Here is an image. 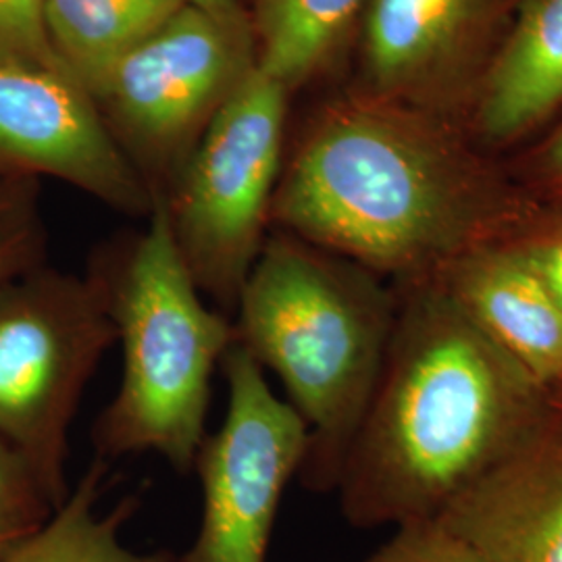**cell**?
Returning a JSON list of instances; mask_svg holds the SVG:
<instances>
[{
    "instance_id": "9",
    "label": "cell",
    "mask_w": 562,
    "mask_h": 562,
    "mask_svg": "<svg viewBox=\"0 0 562 562\" xmlns=\"http://www.w3.org/2000/svg\"><path fill=\"white\" fill-rule=\"evenodd\" d=\"M0 178H53L148 217L155 196L65 69L0 63Z\"/></svg>"
},
{
    "instance_id": "19",
    "label": "cell",
    "mask_w": 562,
    "mask_h": 562,
    "mask_svg": "<svg viewBox=\"0 0 562 562\" xmlns=\"http://www.w3.org/2000/svg\"><path fill=\"white\" fill-rule=\"evenodd\" d=\"M504 240L519 250L562 304V196L536 199Z\"/></svg>"
},
{
    "instance_id": "6",
    "label": "cell",
    "mask_w": 562,
    "mask_h": 562,
    "mask_svg": "<svg viewBox=\"0 0 562 562\" xmlns=\"http://www.w3.org/2000/svg\"><path fill=\"white\" fill-rule=\"evenodd\" d=\"M115 341L88 276L42 265L0 288V438L30 462L55 508L71 492V423Z\"/></svg>"
},
{
    "instance_id": "10",
    "label": "cell",
    "mask_w": 562,
    "mask_h": 562,
    "mask_svg": "<svg viewBox=\"0 0 562 562\" xmlns=\"http://www.w3.org/2000/svg\"><path fill=\"white\" fill-rule=\"evenodd\" d=\"M496 0H369L362 59L373 97L450 115L480 67ZM477 83V81H475Z\"/></svg>"
},
{
    "instance_id": "25",
    "label": "cell",
    "mask_w": 562,
    "mask_h": 562,
    "mask_svg": "<svg viewBox=\"0 0 562 562\" xmlns=\"http://www.w3.org/2000/svg\"><path fill=\"white\" fill-rule=\"evenodd\" d=\"M18 542H20V540H18ZM13 543L15 542H0V557H2V554H4Z\"/></svg>"
},
{
    "instance_id": "2",
    "label": "cell",
    "mask_w": 562,
    "mask_h": 562,
    "mask_svg": "<svg viewBox=\"0 0 562 562\" xmlns=\"http://www.w3.org/2000/svg\"><path fill=\"white\" fill-rule=\"evenodd\" d=\"M396 292L382 375L336 487L359 529L436 521L554 413L552 392L436 281Z\"/></svg>"
},
{
    "instance_id": "21",
    "label": "cell",
    "mask_w": 562,
    "mask_h": 562,
    "mask_svg": "<svg viewBox=\"0 0 562 562\" xmlns=\"http://www.w3.org/2000/svg\"><path fill=\"white\" fill-rule=\"evenodd\" d=\"M394 536L362 562H483L438 521L394 527Z\"/></svg>"
},
{
    "instance_id": "17",
    "label": "cell",
    "mask_w": 562,
    "mask_h": 562,
    "mask_svg": "<svg viewBox=\"0 0 562 562\" xmlns=\"http://www.w3.org/2000/svg\"><path fill=\"white\" fill-rule=\"evenodd\" d=\"M44 265L38 188L30 178H0V288Z\"/></svg>"
},
{
    "instance_id": "13",
    "label": "cell",
    "mask_w": 562,
    "mask_h": 562,
    "mask_svg": "<svg viewBox=\"0 0 562 562\" xmlns=\"http://www.w3.org/2000/svg\"><path fill=\"white\" fill-rule=\"evenodd\" d=\"M562 106V0H521L471 94L469 136L496 155Z\"/></svg>"
},
{
    "instance_id": "14",
    "label": "cell",
    "mask_w": 562,
    "mask_h": 562,
    "mask_svg": "<svg viewBox=\"0 0 562 562\" xmlns=\"http://www.w3.org/2000/svg\"><path fill=\"white\" fill-rule=\"evenodd\" d=\"M111 462L92 457L65 503L34 533L13 543L0 562H181L167 550H136L123 529L138 510V496L102 508Z\"/></svg>"
},
{
    "instance_id": "18",
    "label": "cell",
    "mask_w": 562,
    "mask_h": 562,
    "mask_svg": "<svg viewBox=\"0 0 562 562\" xmlns=\"http://www.w3.org/2000/svg\"><path fill=\"white\" fill-rule=\"evenodd\" d=\"M55 510L30 462L0 438V542L34 533Z\"/></svg>"
},
{
    "instance_id": "11",
    "label": "cell",
    "mask_w": 562,
    "mask_h": 562,
    "mask_svg": "<svg viewBox=\"0 0 562 562\" xmlns=\"http://www.w3.org/2000/svg\"><path fill=\"white\" fill-rule=\"evenodd\" d=\"M436 521L483 562H562V411Z\"/></svg>"
},
{
    "instance_id": "20",
    "label": "cell",
    "mask_w": 562,
    "mask_h": 562,
    "mask_svg": "<svg viewBox=\"0 0 562 562\" xmlns=\"http://www.w3.org/2000/svg\"><path fill=\"white\" fill-rule=\"evenodd\" d=\"M0 63L60 67L44 25V0H0Z\"/></svg>"
},
{
    "instance_id": "8",
    "label": "cell",
    "mask_w": 562,
    "mask_h": 562,
    "mask_svg": "<svg viewBox=\"0 0 562 562\" xmlns=\"http://www.w3.org/2000/svg\"><path fill=\"white\" fill-rule=\"evenodd\" d=\"M222 369L227 411L196 454L201 529L181 562H265L283 492L301 473L308 434L238 344L227 350Z\"/></svg>"
},
{
    "instance_id": "22",
    "label": "cell",
    "mask_w": 562,
    "mask_h": 562,
    "mask_svg": "<svg viewBox=\"0 0 562 562\" xmlns=\"http://www.w3.org/2000/svg\"><path fill=\"white\" fill-rule=\"evenodd\" d=\"M510 176L533 199L562 196V121L531 148H525L510 162Z\"/></svg>"
},
{
    "instance_id": "7",
    "label": "cell",
    "mask_w": 562,
    "mask_h": 562,
    "mask_svg": "<svg viewBox=\"0 0 562 562\" xmlns=\"http://www.w3.org/2000/svg\"><path fill=\"white\" fill-rule=\"evenodd\" d=\"M244 18L186 4L113 67L99 99L111 104L127 157L153 196H165L202 130L255 67Z\"/></svg>"
},
{
    "instance_id": "24",
    "label": "cell",
    "mask_w": 562,
    "mask_h": 562,
    "mask_svg": "<svg viewBox=\"0 0 562 562\" xmlns=\"http://www.w3.org/2000/svg\"><path fill=\"white\" fill-rule=\"evenodd\" d=\"M552 402H554V406L562 411V385L561 387H554L552 390Z\"/></svg>"
},
{
    "instance_id": "1",
    "label": "cell",
    "mask_w": 562,
    "mask_h": 562,
    "mask_svg": "<svg viewBox=\"0 0 562 562\" xmlns=\"http://www.w3.org/2000/svg\"><path fill=\"white\" fill-rule=\"evenodd\" d=\"M533 201L450 115L371 94L334 106L283 162L271 232L406 288L504 240Z\"/></svg>"
},
{
    "instance_id": "23",
    "label": "cell",
    "mask_w": 562,
    "mask_h": 562,
    "mask_svg": "<svg viewBox=\"0 0 562 562\" xmlns=\"http://www.w3.org/2000/svg\"><path fill=\"white\" fill-rule=\"evenodd\" d=\"M188 2L223 18H244L238 0H188Z\"/></svg>"
},
{
    "instance_id": "5",
    "label": "cell",
    "mask_w": 562,
    "mask_h": 562,
    "mask_svg": "<svg viewBox=\"0 0 562 562\" xmlns=\"http://www.w3.org/2000/svg\"><path fill=\"white\" fill-rule=\"evenodd\" d=\"M288 92L255 63L206 123L180 178L161 196L199 290L229 319L271 229Z\"/></svg>"
},
{
    "instance_id": "16",
    "label": "cell",
    "mask_w": 562,
    "mask_h": 562,
    "mask_svg": "<svg viewBox=\"0 0 562 562\" xmlns=\"http://www.w3.org/2000/svg\"><path fill=\"white\" fill-rule=\"evenodd\" d=\"M364 0H259L257 65L288 90L315 76Z\"/></svg>"
},
{
    "instance_id": "15",
    "label": "cell",
    "mask_w": 562,
    "mask_h": 562,
    "mask_svg": "<svg viewBox=\"0 0 562 562\" xmlns=\"http://www.w3.org/2000/svg\"><path fill=\"white\" fill-rule=\"evenodd\" d=\"M188 0H44V25L60 67L92 99L136 44Z\"/></svg>"
},
{
    "instance_id": "4",
    "label": "cell",
    "mask_w": 562,
    "mask_h": 562,
    "mask_svg": "<svg viewBox=\"0 0 562 562\" xmlns=\"http://www.w3.org/2000/svg\"><path fill=\"white\" fill-rule=\"evenodd\" d=\"M146 220L142 234L88 273L123 355L120 387L92 427V446L106 462L155 452L188 473L206 438L215 369L236 344L234 322L206 304L161 196Z\"/></svg>"
},
{
    "instance_id": "12",
    "label": "cell",
    "mask_w": 562,
    "mask_h": 562,
    "mask_svg": "<svg viewBox=\"0 0 562 562\" xmlns=\"http://www.w3.org/2000/svg\"><path fill=\"white\" fill-rule=\"evenodd\" d=\"M436 283L525 371L550 392L561 387L562 304L515 246H477Z\"/></svg>"
},
{
    "instance_id": "3",
    "label": "cell",
    "mask_w": 562,
    "mask_h": 562,
    "mask_svg": "<svg viewBox=\"0 0 562 562\" xmlns=\"http://www.w3.org/2000/svg\"><path fill=\"white\" fill-rule=\"evenodd\" d=\"M398 315V292L359 262L269 232L241 285L236 344L278 375L308 442L302 487L336 492L373 401Z\"/></svg>"
}]
</instances>
